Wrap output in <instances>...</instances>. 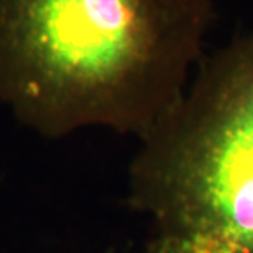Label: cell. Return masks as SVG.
<instances>
[{
    "mask_svg": "<svg viewBox=\"0 0 253 253\" xmlns=\"http://www.w3.org/2000/svg\"><path fill=\"white\" fill-rule=\"evenodd\" d=\"M214 0H0V100L42 136L142 139L180 101Z\"/></svg>",
    "mask_w": 253,
    "mask_h": 253,
    "instance_id": "1",
    "label": "cell"
},
{
    "mask_svg": "<svg viewBox=\"0 0 253 253\" xmlns=\"http://www.w3.org/2000/svg\"><path fill=\"white\" fill-rule=\"evenodd\" d=\"M128 196L154 225L155 253H253V30L204 55L139 139Z\"/></svg>",
    "mask_w": 253,
    "mask_h": 253,
    "instance_id": "2",
    "label": "cell"
}]
</instances>
